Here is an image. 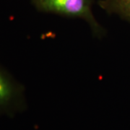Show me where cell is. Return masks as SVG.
I'll list each match as a JSON object with an SVG mask.
<instances>
[{"label": "cell", "mask_w": 130, "mask_h": 130, "mask_svg": "<svg viewBox=\"0 0 130 130\" xmlns=\"http://www.w3.org/2000/svg\"><path fill=\"white\" fill-rule=\"evenodd\" d=\"M31 2L40 12L79 18L88 23L94 32H101L93 14V0H31Z\"/></svg>", "instance_id": "1"}, {"label": "cell", "mask_w": 130, "mask_h": 130, "mask_svg": "<svg viewBox=\"0 0 130 130\" xmlns=\"http://www.w3.org/2000/svg\"><path fill=\"white\" fill-rule=\"evenodd\" d=\"M25 107L23 87L0 66V116L13 117Z\"/></svg>", "instance_id": "2"}, {"label": "cell", "mask_w": 130, "mask_h": 130, "mask_svg": "<svg viewBox=\"0 0 130 130\" xmlns=\"http://www.w3.org/2000/svg\"><path fill=\"white\" fill-rule=\"evenodd\" d=\"M100 5L103 9L115 12L130 19V0H102Z\"/></svg>", "instance_id": "3"}]
</instances>
